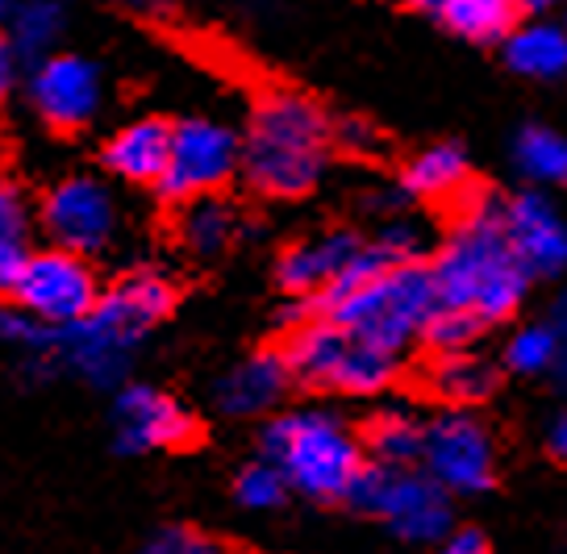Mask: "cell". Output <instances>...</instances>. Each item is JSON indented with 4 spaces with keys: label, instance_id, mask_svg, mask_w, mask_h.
Wrapping results in <instances>:
<instances>
[{
    "label": "cell",
    "instance_id": "obj_1",
    "mask_svg": "<svg viewBox=\"0 0 567 554\" xmlns=\"http://www.w3.org/2000/svg\"><path fill=\"white\" fill-rule=\"evenodd\" d=\"M505 200L476 188L455 205V221L430 259L439 304L463 309L484 325L509 322L530 296V271L522 268L514 242L505 233Z\"/></svg>",
    "mask_w": 567,
    "mask_h": 554
},
{
    "label": "cell",
    "instance_id": "obj_2",
    "mask_svg": "<svg viewBox=\"0 0 567 554\" xmlns=\"http://www.w3.org/2000/svg\"><path fill=\"white\" fill-rule=\"evenodd\" d=\"M334 117L301 88L255 96L243 129V184L264 200H301L330 171Z\"/></svg>",
    "mask_w": 567,
    "mask_h": 554
},
{
    "label": "cell",
    "instance_id": "obj_3",
    "mask_svg": "<svg viewBox=\"0 0 567 554\" xmlns=\"http://www.w3.org/2000/svg\"><path fill=\"white\" fill-rule=\"evenodd\" d=\"M264 459L280 467L292 492L309 501H347L354 475L363 471V447L354 429L326 409H292L267 421Z\"/></svg>",
    "mask_w": 567,
    "mask_h": 554
},
{
    "label": "cell",
    "instance_id": "obj_4",
    "mask_svg": "<svg viewBox=\"0 0 567 554\" xmlns=\"http://www.w3.org/2000/svg\"><path fill=\"white\" fill-rule=\"evenodd\" d=\"M434 309H439L434 271L425 259H413V263H392L368 284L351 288L347 296L326 304L318 317L338 322L375 351L405 355L413 342H422V330L434 317Z\"/></svg>",
    "mask_w": 567,
    "mask_h": 554
},
{
    "label": "cell",
    "instance_id": "obj_5",
    "mask_svg": "<svg viewBox=\"0 0 567 554\" xmlns=\"http://www.w3.org/2000/svg\"><path fill=\"white\" fill-rule=\"evenodd\" d=\"M280 351L297 384L313 388V393L372 396L384 393L392 379L401 376V355L375 351L354 338L351 330H342L338 322L318 317V313L309 322L292 325Z\"/></svg>",
    "mask_w": 567,
    "mask_h": 554
},
{
    "label": "cell",
    "instance_id": "obj_6",
    "mask_svg": "<svg viewBox=\"0 0 567 554\" xmlns=\"http://www.w3.org/2000/svg\"><path fill=\"white\" fill-rule=\"evenodd\" d=\"M347 504L384 521L405 542H443L455 530L451 492L413 463H363L347 492Z\"/></svg>",
    "mask_w": 567,
    "mask_h": 554
},
{
    "label": "cell",
    "instance_id": "obj_7",
    "mask_svg": "<svg viewBox=\"0 0 567 554\" xmlns=\"http://www.w3.org/2000/svg\"><path fill=\"white\" fill-rule=\"evenodd\" d=\"M234 179H243V129L217 113H188L172 122V155L155 184L163 205L226 192Z\"/></svg>",
    "mask_w": 567,
    "mask_h": 554
},
{
    "label": "cell",
    "instance_id": "obj_8",
    "mask_svg": "<svg viewBox=\"0 0 567 554\" xmlns=\"http://www.w3.org/2000/svg\"><path fill=\"white\" fill-rule=\"evenodd\" d=\"M25 105L38 122L54 134H84L101 122L109 108V72L101 59L84 51H59L42 54L34 63H25Z\"/></svg>",
    "mask_w": 567,
    "mask_h": 554
},
{
    "label": "cell",
    "instance_id": "obj_9",
    "mask_svg": "<svg viewBox=\"0 0 567 554\" xmlns=\"http://www.w3.org/2000/svg\"><path fill=\"white\" fill-rule=\"evenodd\" d=\"M38 226L51 238V247L75 254H101L122 233V200L105 176H75L54 179L38 200Z\"/></svg>",
    "mask_w": 567,
    "mask_h": 554
},
{
    "label": "cell",
    "instance_id": "obj_10",
    "mask_svg": "<svg viewBox=\"0 0 567 554\" xmlns=\"http://www.w3.org/2000/svg\"><path fill=\"white\" fill-rule=\"evenodd\" d=\"M101 292L105 288H101V275H96L89 254L47 247V251L25 254L9 301H18L38 322L71 325L89 317L96 301H101Z\"/></svg>",
    "mask_w": 567,
    "mask_h": 554
},
{
    "label": "cell",
    "instance_id": "obj_11",
    "mask_svg": "<svg viewBox=\"0 0 567 554\" xmlns=\"http://www.w3.org/2000/svg\"><path fill=\"white\" fill-rule=\"evenodd\" d=\"M422 463L451 496H480L496 480V442L467 409H451L425 426Z\"/></svg>",
    "mask_w": 567,
    "mask_h": 554
},
{
    "label": "cell",
    "instance_id": "obj_12",
    "mask_svg": "<svg viewBox=\"0 0 567 554\" xmlns=\"http://www.w3.org/2000/svg\"><path fill=\"white\" fill-rule=\"evenodd\" d=\"M200 438V421L179 405L176 396L146 388V384H125L113 400V442L122 454L142 450H184Z\"/></svg>",
    "mask_w": 567,
    "mask_h": 554
},
{
    "label": "cell",
    "instance_id": "obj_13",
    "mask_svg": "<svg viewBox=\"0 0 567 554\" xmlns=\"http://www.w3.org/2000/svg\"><path fill=\"white\" fill-rule=\"evenodd\" d=\"M176 301H179L176 280L167 271L138 268V271H125L117 284H109L101 292V301L89 313V322L101 325L105 334H113L125 346H138L155 325L172 317Z\"/></svg>",
    "mask_w": 567,
    "mask_h": 554
},
{
    "label": "cell",
    "instance_id": "obj_14",
    "mask_svg": "<svg viewBox=\"0 0 567 554\" xmlns=\"http://www.w3.org/2000/svg\"><path fill=\"white\" fill-rule=\"evenodd\" d=\"M505 233L530 280H555L567 271V221L543 188H522L501 205Z\"/></svg>",
    "mask_w": 567,
    "mask_h": 554
},
{
    "label": "cell",
    "instance_id": "obj_15",
    "mask_svg": "<svg viewBox=\"0 0 567 554\" xmlns=\"http://www.w3.org/2000/svg\"><path fill=\"white\" fill-rule=\"evenodd\" d=\"M167 155H172V122L155 113L130 117L101 143L105 176L134 188H155L167 167Z\"/></svg>",
    "mask_w": 567,
    "mask_h": 554
},
{
    "label": "cell",
    "instance_id": "obj_16",
    "mask_svg": "<svg viewBox=\"0 0 567 554\" xmlns=\"http://www.w3.org/2000/svg\"><path fill=\"white\" fill-rule=\"evenodd\" d=\"M359 247H363V238L354 230H326L301 238L276 259V284L292 301H313L342 275V268L351 263Z\"/></svg>",
    "mask_w": 567,
    "mask_h": 554
},
{
    "label": "cell",
    "instance_id": "obj_17",
    "mask_svg": "<svg viewBox=\"0 0 567 554\" xmlns=\"http://www.w3.org/2000/svg\"><path fill=\"white\" fill-rule=\"evenodd\" d=\"M501 59L517 80L559 84L567 80V21L555 13L517 18L514 30L501 38Z\"/></svg>",
    "mask_w": 567,
    "mask_h": 554
},
{
    "label": "cell",
    "instance_id": "obj_18",
    "mask_svg": "<svg viewBox=\"0 0 567 554\" xmlns=\"http://www.w3.org/2000/svg\"><path fill=\"white\" fill-rule=\"evenodd\" d=\"M396 184L409 200L455 209L476 192V171H472V155L460 143H434L409 155Z\"/></svg>",
    "mask_w": 567,
    "mask_h": 554
},
{
    "label": "cell",
    "instance_id": "obj_19",
    "mask_svg": "<svg viewBox=\"0 0 567 554\" xmlns=\"http://www.w3.org/2000/svg\"><path fill=\"white\" fill-rule=\"evenodd\" d=\"M297 388V376L288 367L284 351H255L217 384V409L230 417H264Z\"/></svg>",
    "mask_w": 567,
    "mask_h": 554
},
{
    "label": "cell",
    "instance_id": "obj_20",
    "mask_svg": "<svg viewBox=\"0 0 567 554\" xmlns=\"http://www.w3.org/2000/svg\"><path fill=\"white\" fill-rule=\"evenodd\" d=\"M405 4L472 46H501V38L522 18L517 0H405Z\"/></svg>",
    "mask_w": 567,
    "mask_h": 554
},
{
    "label": "cell",
    "instance_id": "obj_21",
    "mask_svg": "<svg viewBox=\"0 0 567 554\" xmlns=\"http://www.w3.org/2000/svg\"><path fill=\"white\" fill-rule=\"evenodd\" d=\"M176 242L193 259H217L226 254L238 242L243 233V213L238 205L221 197V192H209V197H193L176 205Z\"/></svg>",
    "mask_w": 567,
    "mask_h": 554
},
{
    "label": "cell",
    "instance_id": "obj_22",
    "mask_svg": "<svg viewBox=\"0 0 567 554\" xmlns=\"http://www.w3.org/2000/svg\"><path fill=\"white\" fill-rule=\"evenodd\" d=\"M0 30L9 34L25 63H34L63 46L71 30V0H13Z\"/></svg>",
    "mask_w": 567,
    "mask_h": 554
},
{
    "label": "cell",
    "instance_id": "obj_23",
    "mask_svg": "<svg viewBox=\"0 0 567 554\" xmlns=\"http://www.w3.org/2000/svg\"><path fill=\"white\" fill-rule=\"evenodd\" d=\"M517 176L526 179L530 188H567V134L543 122H526L514 134L509 146Z\"/></svg>",
    "mask_w": 567,
    "mask_h": 554
},
{
    "label": "cell",
    "instance_id": "obj_24",
    "mask_svg": "<svg viewBox=\"0 0 567 554\" xmlns=\"http://www.w3.org/2000/svg\"><path fill=\"white\" fill-rule=\"evenodd\" d=\"M425 388L446 400L451 409H472L480 400H488L496 388V372L493 363H484L472 351H460V355H434L430 372H425Z\"/></svg>",
    "mask_w": 567,
    "mask_h": 554
},
{
    "label": "cell",
    "instance_id": "obj_25",
    "mask_svg": "<svg viewBox=\"0 0 567 554\" xmlns=\"http://www.w3.org/2000/svg\"><path fill=\"white\" fill-rule=\"evenodd\" d=\"M425 426H417L409 412H380L368 426V450L380 463H417L422 459Z\"/></svg>",
    "mask_w": 567,
    "mask_h": 554
},
{
    "label": "cell",
    "instance_id": "obj_26",
    "mask_svg": "<svg viewBox=\"0 0 567 554\" xmlns=\"http://www.w3.org/2000/svg\"><path fill=\"white\" fill-rule=\"evenodd\" d=\"M559 363V334L550 322L522 325L505 346V367L517 376H547Z\"/></svg>",
    "mask_w": 567,
    "mask_h": 554
},
{
    "label": "cell",
    "instance_id": "obj_27",
    "mask_svg": "<svg viewBox=\"0 0 567 554\" xmlns=\"http://www.w3.org/2000/svg\"><path fill=\"white\" fill-rule=\"evenodd\" d=\"M488 325L472 317V313H463V309H434V317L425 322L422 330V346L430 355H460V351H472L476 338L484 334Z\"/></svg>",
    "mask_w": 567,
    "mask_h": 554
},
{
    "label": "cell",
    "instance_id": "obj_28",
    "mask_svg": "<svg viewBox=\"0 0 567 554\" xmlns=\"http://www.w3.org/2000/svg\"><path fill=\"white\" fill-rule=\"evenodd\" d=\"M288 480L280 475V467L259 459V463H250L238 471V480H234V496L243 509H255V513H267V509H280L288 501Z\"/></svg>",
    "mask_w": 567,
    "mask_h": 554
},
{
    "label": "cell",
    "instance_id": "obj_29",
    "mask_svg": "<svg viewBox=\"0 0 567 554\" xmlns=\"http://www.w3.org/2000/svg\"><path fill=\"white\" fill-rule=\"evenodd\" d=\"M380 251L389 254L392 263H413V259H422L430 251V230H425L417 217H401L392 213L372 238Z\"/></svg>",
    "mask_w": 567,
    "mask_h": 554
},
{
    "label": "cell",
    "instance_id": "obj_30",
    "mask_svg": "<svg viewBox=\"0 0 567 554\" xmlns=\"http://www.w3.org/2000/svg\"><path fill=\"white\" fill-rule=\"evenodd\" d=\"M34 205L18 179L0 176V247H25L34 230Z\"/></svg>",
    "mask_w": 567,
    "mask_h": 554
},
{
    "label": "cell",
    "instance_id": "obj_31",
    "mask_svg": "<svg viewBox=\"0 0 567 554\" xmlns=\"http://www.w3.org/2000/svg\"><path fill=\"white\" fill-rule=\"evenodd\" d=\"M138 554H230L226 542H217L213 534H200L193 525H163L159 534H151L142 542Z\"/></svg>",
    "mask_w": 567,
    "mask_h": 554
},
{
    "label": "cell",
    "instance_id": "obj_32",
    "mask_svg": "<svg viewBox=\"0 0 567 554\" xmlns=\"http://www.w3.org/2000/svg\"><path fill=\"white\" fill-rule=\"evenodd\" d=\"M380 146H384V138L368 117H334V150L368 159V155H380Z\"/></svg>",
    "mask_w": 567,
    "mask_h": 554
},
{
    "label": "cell",
    "instance_id": "obj_33",
    "mask_svg": "<svg viewBox=\"0 0 567 554\" xmlns=\"http://www.w3.org/2000/svg\"><path fill=\"white\" fill-rule=\"evenodd\" d=\"M25 80V59L18 54V46L9 42V34L0 30V108L13 101V92L21 88Z\"/></svg>",
    "mask_w": 567,
    "mask_h": 554
},
{
    "label": "cell",
    "instance_id": "obj_34",
    "mask_svg": "<svg viewBox=\"0 0 567 554\" xmlns=\"http://www.w3.org/2000/svg\"><path fill=\"white\" fill-rule=\"evenodd\" d=\"M439 554H493V546L480 530H451L439 542Z\"/></svg>",
    "mask_w": 567,
    "mask_h": 554
},
{
    "label": "cell",
    "instance_id": "obj_35",
    "mask_svg": "<svg viewBox=\"0 0 567 554\" xmlns=\"http://www.w3.org/2000/svg\"><path fill=\"white\" fill-rule=\"evenodd\" d=\"M550 325H555V334H559V363H555L550 376L559 379V388H567V292L555 301V309H550Z\"/></svg>",
    "mask_w": 567,
    "mask_h": 554
},
{
    "label": "cell",
    "instance_id": "obj_36",
    "mask_svg": "<svg viewBox=\"0 0 567 554\" xmlns=\"http://www.w3.org/2000/svg\"><path fill=\"white\" fill-rule=\"evenodd\" d=\"M25 254H30L25 247H0V296H13V284H18Z\"/></svg>",
    "mask_w": 567,
    "mask_h": 554
},
{
    "label": "cell",
    "instance_id": "obj_37",
    "mask_svg": "<svg viewBox=\"0 0 567 554\" xmlns=\"http://www.w3.org/2000/svg\"><path fill=\"white\" fill-rule=\"evenodd\" d=\"M117 4L142 21H167L176 13V0H117Z\"/></svg>",
    "mask_w": 567,
    "mask_h": 554
},
{
    "label": "cell",
    "instance_id": "obj_38",
    "mask_svg": "<svg viewBox=\"0 0 567 554\" xmlns=\"http://www.w3.org/2000/svg\"><path fill=\"white\" fill-rule=\"evenodd\" d=\"M547 450L559 459V463H567V412L564 417H555V426H550V433H547Z\"/></svg>",
    "mask_w": 567,
    "mask_h": 554
},
{
    "label": "cell",
    "instance_id": "obj_39",
    "mask_svg": "<svg viewBox=\"0 0 567 554\" xmlns=\"http://www.w3.org/2000/svg\"><path fill=\"white\" fill-rule=\"evenodd\" d=\"M564 0H517V13L522 18H534V13H559Z\"/></svg>",
    "mask_w": 567,
    "mask_h": 554
},
{
    "label": "cell",
    "instance_id": "obj_40",
    "mask_svg": "<svg viewBox=\"0 0 567 554\" xmlns=\"http://www.w3.org/2000/svg\"><path fill=\"white\" fill-rule=\"evenodd\" d=\"M9 9H13V0H0V25H4V18H9Z\"/></svg>",
    "mask_w": 567,
    "mask_h": 554
},
{
    "label": "cell",
    "instance_id": "obj_41",
    "mask_svg": "<svg viewBox=\"0 0 567 554\" xmlns=\"http://www.w3.org/2000/svg\"><path fill=\"white\" fill-rule=\"evenodd\" d=\"M559 13H564V21H567V0H564V9H559Z\"/></svg>",
    "mask_w": 567,
    "mask_h": 554
}]
</instances>
